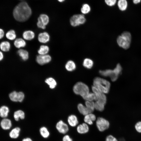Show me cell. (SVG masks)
I'll list each match as a JSON object with an SVG mask.
<instances>
[{
  "label": "cell",
  "mask_w": 141,
  "mask_h": 141,
  "mask_svg": "<svg viewBox=\"0 0 141 141\" xmlns=\"http://www.w3.org/2000/svg\"><path fill=\"white\" fill-rule=\"evenodd\" d=\"M32 14V10L27 3L25 1L20 2L14 8L13 15L16 21L23 22L27 20Z\"/></svg>",
  "instance_id": "obj_1"
},
{
  "label": "cell",
  "mask_w": 141,
  "mask_h": 141,
  "mask_svg": "<svg viewBox=\"0 0 141 141\" xmlns=\"http://www.w3.org/2000/svg\"><path fill=\"white\" fill-rule=\"evenodd\" d=\"M93 86L101 92L108 93L109 91L110 84L107 80L99 77H96L93 81Z\"/></svg>",
  "instance_id": "obj_2"
},
{
  "label": "cell",
  "mask_w": 141,
  "mask_h": 141,
  "mask_svg": "<svg viewBox=\"0 0 141 141\" xmlns=\"http://www.w3.org/2000/svg\"><path fill=\"white\" fill-rule=\"evenodd\" d=\"M122 70L121 66L120 64L118 63L113 70L108 69L103 70H100L99 71V73L103 76L110 77L112 81H114L118 79Z\"/></svg>",
  "instance_id": "obj_3"
},
{
  "label": "cell",
  "mask_w": 141,
  "mask_h": 141,
  "mask_svg": "<svg viewBox=\"0 0 141 141\" xmlns=\"http://www.w3.org/2000/svg\"><path fill=\"white\" fill-rule=\"evenodd\" d=\"M131 40V33L129 32L125 31L117 39V42L118 45L125 49L130 47Z\"/></svg>",
  "instance_id": "obj_4"
},
{
  "label": "cell",
  "mask_w": 141,
  "mask_h": 141,
  "mask_svg": "<svg viewBox=\"0 0 141 141\" xmlns=\"http://www.w3.org/2000/svg\"><path fill=\"white\" fill-rule=\"evenodd\" d=\"M73 90L76 94L80 95L84 99L89 92L88 86L84 83L81 82L77 83L74 86Z\"/></svg>",
  "instance_id": "obj_5"
},
{
  "label": "cell",
  "mask_w": 141,
  "mask_h": 141,
  "mask_svg": "<svg viewBox=\"0 0 141 141\" xmlns=\"http://www.w3.org/2000/svg\"><path fill=\"white\" fill-rule=\"evenodd\" d=\"M86 20L83 14H77L74 15L70 17V22L72 26L75 27L84 24Z\"/></svg>",
  "instance_id": "obj_6"
},
{
  "label": "cell",
  "mask_w": 141,
  "mask_h": 141,
  "mask_svg": "<svg viewBox=\"0 0 141 141\" xmlns=\"http://www.w3.org/2000/svg\"><path fill=\"white\" fill-rule=\"evenodd\" d=\"M96 125L98 130L103 132L108 128L110 124L108 120L102 117H99L96 121Z\"/></svg>",
  "instance_id": "obj_7"
},
{
  "label": "cell",
  "mask_w": 141,
  "mask_h": 141,
  "mask_svg": "<svg viewBox=\"0 0 141 141\" xmlns=\"http://www.w3.org/2000/svg\"><path fill=\"white\" fill-rule=\"evenodd\" d=\"M56 128L59 133L63 134L67 133L69 129L68 125L62 120H60L57 122Z\"/></svg>",
  "instance_id": "obj_8"
},
{
  "label": "cell",
  "mask_w": 141,
  "mask_h": 141,
  "mask_svg": "<svg viewBox=\"0 0 141 141\" xmlns=\"http://www.w3.org/2000/svg\"><path fill=\"white\" fill-rule=\"evenodd\" d=\"M92 89L93 92L95 94L96 97V101L102 102L105 104L106 102L107 98L104 93L100 91L93 86L92 87Z\"/></svg>",
  "instance_id": "obj_9"
},
{
  "label": "cell",
  "mask_w": 141,
  "mask_h": 141,
  "mask_svg": "<svg viewBox=\"0 0 141 141\" xmlns=\"http://www.w3.org/2000/svg\"><path fill=\"white\" fill-rule=\"evenodd\" d=\"M51 56L49 55H39L37 56L36 61L40 65H43L49 62L51 60Z\"/></svg>",
  "instance_id": "obj_10"
},
{
  "label": "cell",
  "mask_w": 141,
  "mask_h": 141,
  "mask_svg": "<svg viewBox=\"0 0 141 141\" xmlns=\"http://www.w3.org/2000/svg\"><path fill=\"white\" fill-rule=\"evenodd\" d=\"M0 125L3 130H7L9 129L12 126V122L11 120L6 118H3L1 121Z\"/></svg>",
  "instance_id": "obj_11"
},
{
  "label": "cell",
  "mask_w": 141,
  "mask_h": 141,
  "mask_svg": "<svg viewBox=\"0 0 141 141\" xmlns=\"http://www.w3.org/2000/svg\"><path fill=\"white\" fill-rule=\"evenodd\" d=\"M77 130L80 134H84L87 133L89 130L88 125L85 123L79 125L77 127Z\"/></svg>",
  "instance_id": "obj_12"
},
{
  "label": "cell",
  "mask_w": 141,
  "mask_h": 141,
  "mask_svg": "<svg viewBox=\"0 0 141 141\" xmlns=\"http://www.w3.org/2000/svg\"><path fill=\"white\" fill-rule=\"evenodd\" d=\"M50 37L49 34L47 32H44L39 33L38 36V41L42 43H46L48 42L50 40Z\"/></svg>",
  "instance_id": "obj_13"
},
{
  "label": "cell",
  "mask_w": 141,
  "mask_h": 141,
  "mask_svg": "<svg viewBox=\"0 0 141 141\" xmlns=\"http://www.w3.org/2000/svg\"><path fill=\"white\" fill-rule=\"evenodd\" d=\"M11 45L9 42L4 40L0 43V50L3 52L9 51L11 49Z\"/></svg>",
  "instance_id": "obj_14"
},
{
  "label": "cell",
  "mask_w": 141,
  "mask_h": 141,
  "mask_svg": "<svg viewBox=\"0 0 141 141\" xmlns=\"http://www.w3.org/2000/svg\"><path fill=\"white\" fill-rule=\"evenodd\" d=\"M96 119L95 115L92 113L85 115L84 121L85 123L87 124L91 125L93 124V122L95 121Z\"/></svg>",
  "instance_id": "obj_15"
},
{
  "label": "cell",
  "mask_w": 141,
  "mask_h": 141,
  "mask_svg": "<svg viewBox=\"0 0 141 141\" xmlns=\"http://www.w3.org/2000/svg\"><path fill=\"white\" fill-rule=\"evenodd\" d=\"M67 121L69 125L72 127L76 126L78 123L77 117L74 115H70L68 117Z\"/></svg>",
  "instance_id": "obj_16"
},
{
  "label": "cell",
  "mask_w": 141,
  "mask_h": 141,
  "mask_svg": "<svg viewBox=\"0 0 141 141\" xmlns=\"http://www.w3.org/2000/svg\"><path fill=\"white\" fill-rule=\"evenodd\" d=\"M20 131L21 129L19 127H15L10 132L9 136L11 138L16 139L19 137Z\"/></svg>",
  "instance_id": "obj_17"
},
{
  "label": "cell",
  "mask_w": 141,
  "mask_h": 141,
  "mask_svg": "<svg viewBox=\"0 0 141 141\" xmlns=\"http://www.w3.org/2000/svg\"><path fill=\"white\" fill-rule=\"evenodd\" d=\"M15 46L18 49L24 47L26 45L25 41L21 38H18L16 39L14 43Z\"/></svg>",
  "instance_id": "obj_18"
},
{
  "label": "cell",
  "mask_w": 141,
  "mask_h": 141,
  "mask_svg": "<svg viewBox=\"0 0 141 141\" xmlns=\"http://www.w3.org/2000/svg\"><path fill=\"white\" fill-rule=\"evenodd\" d=\"M25 117L24 112L21 110H17L15 111L14 114V117L15 120L18 121L20 119L23 120L24 119Z\"/></svg>",
  "instance_id": "obj_19"
},
{
  "label": "cell",
  "mask_w": 141,
  "mask_h": 141,
  "mask_svg": "<svg viewBox=\"0 0 141 141\" xmlns=\"http://www.w3.org/2000/svg\"><path fill=\"white\" fill-rule=\"evenodd\" d=\"M22 36L24 39L27 40H31L34 38L35 34L32 31H26L23 33Z\"/></svg>",
  "instance_id": "obj_20"
},
{
  "label": "cell",
  "mask_w": 141,
  "mask_h": 141,
  "mask_svg": "<svg viewBox=\"0 0 141 141\" xmlns=\"http://www.w3.org/2000/svg\"><path fill=\"white\" fill-rule=\"evenodd\" d=\"M9 112V108L7 106L3 105L0 107V116L3 118H6Z\"/></svg>",
  "instance_id": "obj_21"
},
{
  "label": "cell",
  "mask_w": 141,
  "mask_h": 141,
  "mask_svg": "<svg viewBox=\"0 0 141 141\" xmlns=\"http://www.w3.org/2000/svg\"><path fill=\"white\" fill-rule=\"evenodd\" d=\"M5 35L6 38L10 40H15L16 37L15 31L13 29L9 30L7 31L5 33Z\"/></svg>",
  "instance_id": "obj_22"
},
{
  "label": "cell",
  "mask_w": 141,
  "mask_h": 141,
  "mask_svg": "<svg viewBox=\"0 0 141 141\" xmlns=\"http://www.w3.org/2000/svg\"><path fill=\"white\" fill-rule=\"evenodd\" d=\"M39 133L41 136L44 138H47L50 135V133L48 129L45 126L41 127L39 130Z\"/></svg>",
  "instance_id": "obj_23"
},
{
  "label": "cell",
  "mask_w": 141,
  "mask_h": 141,
  "mask_svg": "<svg viewBox=\"0 0 141 141\" xmlns=\"http://www.w3.org/2000/svg\"><path fill=\"white\" fill-rule=\"evenodd\" d=\"M65 67L68 71L71 72L74 70L76 68V65L73 61L70 60L66 63Z\"/></svg>",
  "instance_id": "obj_24"
},
{
  "label": "cell",
  "mask_w": 141,
  "mask_h": 141,
  "mask_svg": "<svg viewBox=\"0 0 141 141\" xmlns=\"http://www.w3.org/2000/svg\"><path fill=\"white\" fill-rule=\"evenodd\" d=\"M17 53L24 61H26L28 58V53L25 50L22 49H19L17 51Z\"/></svg>",
  "instance_id": "obj_25"
},
{
  "label": "cell",
  "mask_w": 141,
  "mask_h": 141,
  "mask_svg": "<svg viewBox=\"0 0 141 141\" xmlns=\"http://www.w3.org/2000/svg\"><path fill=\"white\" fill-rule=\"evenodd\" d=\"M117 5L119 9L121 11L126 10L127 7L128 3L126 0H119Z\"/></svg>",
  "instance_id": "obj_26"
},
{
  "label": "cell",
  "mask_w": 141,
  "mask_h": 141,
  "mask_svg": "<svg viewBox=\"0 0 141 141\" xmlns=\"http://www.w3.org/2000/svg\"><path fill=\"white\" fill-rule=\"evenodd\" d=\"M78 109L79 112L84 115L90 113L86 106L81 103L79 104L78 105Z\"/></svg>",
  "instance_id": "obj_27"
},
{
  "label": "cell",
  "mask_w": 141,
  "mask_h": 141,
  "mask_svg": "<svg viewBox=\"0 0 141 141\" xmlns=\"http://www.w3.org/2000/svg\"><path fill=\"white\" fill-rule=\"evenodd\" d=\"M83 66L85 68L88 69L91 68L93 66V62L90 58H86L83 60Z\"/></svg>",
  "instance_id": "obj_28"
},
{
  "label": "cell",
  "mask_w": 141,
  "mask_h": 141,
  "mask_svg": "<svg viewBox=\"0 0 141 141\" xmlns=\"http://www.w3.org/2000/svg\"><path fill=\"white\" fill-rule=\"evenodd\" d=\"M45 82L49 86L50 88L51 89L54 88L57 85V83L55 80L51 77L47 78L45 80Z\"/></svg>",
  "instance_id": "obj_29"
},
{
  "label": "cell",
  "mask_w": 141,
  "mask_h": 141,
  "mask_svg": "<svg viewBox=\"0 0 141 141\" xmlns=\"http://www.w3.org/2000/svg\"><path fill=\"white\" fill-rule=\"evenodd\" d=\"M49 47L45 45H41L38 51V53L40 55L47 54L49 52Z\"/></svg>",
  "instance_id": "obj_30"
},
{
  "label": "cell",
  "mask_w": 141,
  "mask_h": 141,
  "mask_svg": "<svg viewBox=\"0 0 141 141\" xmlns=\"http://www.w3.org/2000/svg\"><path fill=\"white\" fill-rule=\"evenodd\" d=\"M91 8L90 5L87 4H83L81 9V11L83 14L89 13L91 11Z\"/></svg>",
  "instance_id": "obj_31"
},
{
  "label": "cell",
  "mask_w": 141,
  "mask_h": 141,
  "mask_svg": "<svg viewBox=\"0 0 141 141\" xmlns=\"http://www.w3.org/2000/svg\"><path fill=\"white\" fill-rule=\"evenodd\" d=\"M38 19L45 26L47 25L49 21V18L48 16L44 14H42L40 15Z\"/></svg>",
  "instance_id": "obj_32"
},
{
  "label": "cell",
  "mask_w": 141,
  "mask_h": 141,
  "mask_svg": "<svg viewBox=\"0 0 141 141\" xmlns=\"http://www.w3.org/2000/svg\"><path fill=\"white\" fill-rule=\"evenodd\" d=\"M9 97L10 99L12 101L14 102H18V92L15 91L12 92L9 94Z\"/></svg>",
  "instance_id": "obj_33"
},
{
  "label": "cell",
  "mask_w": 141,
  "mask_h": 141,
  "mask_svg": "<svg viewBox=\"0 0 141 141\" xmlns=\"http://www.w3.org/2000/svg\"><path fill=\"white\" fill-rule=\"evenodd\" d=\"M85 106L89 111L90 113H92L95 109V103L93 101H86L85 102Z\"/></svg>",
  "instance_id": "obj_34"
},
{
  "label": "cell",
  "mask_w": 141,
  "mask_h": 141,
  "mask_svg": "<svg viewBox=\"0 0 141 141\" xmlns=\"http://www.w3.org/2000/svg\"><path fill=\"white\" fill-rule=\"evenodd\" d=\"M105 105L103 103L96 101L95 103V109L98 111H102L104 109Z\"/></svg>",
  "instance_id": "obj_35"
},
{
  "label": "cell",
  "mask_w": 141,
  "mask_h": 141,
  "mask_svg": "<svg viewBox=\"0 0 141 141\" xmlns=\"http://www.w3.org/2000/svg\"><path fill=\"white\" fill-rule=\"evenodd\" d=\"M84 99L86 101L92 102L93 101H96L97 98L93 92H89L85 97Z\"/></svg>",
  "instance_id": "obj_36"
},
{
  "label": "cell",
  "mask_w": 141,
  "mask_h": 141,
  "mask_svg": "<svg viewBox=\"0 0 141 141\" xmlns=\"http://www.w3.org/2000/svg\"><path fill=\"white\" fill-rule=\"evenodd\" d=\"M104 1L108 5L111 7L115 4L117 0H104Z\"/></svg>",
  "instance_id": "obj_37"
},
{
  "label": "cell",
  "mask_w": 141,
  "mask_h": 141,
  "mask_svg": "<svg viewBox=\"0 0 141 141\" xmlns=\"http://www.w3.org/2000/svg\"><path fill=\"white\" fill-rule=\"evenodd\" d=\"M37 25L38 28L43 29H45L46 28V26L44 25L38 19Z\"/></svg>",
  "instance_id": "obj_38"
},
{
  "label": "cell",
  "mask_w": 141,
  "mask_h": 141,
  "mask_svg": "<svg viewBox=\"0 0 141 141\" xmlns=\"http://www.w3.org/2000/svg\"><path fill=\"white\" fill-rule=\"evenodd\" d=\"M105 141H118V140L113 136L109 135L106 137Z\"/></svg>",
  "instance_id": "obj_39"
},
{
  "label": "cell",
  "mask_w": 141,
  "mask_h": 141,
  "mask_svg": "<svg viewBox=\"0 0 141 141\" xmlns=\"http://www.w3.org/2000/svg\"><path fill=\"white\" fill-rule=\"evenodd\" d=\"M19 93V100L18 102H21L24 100L25 95L24 93L22 92H18Z\"/></svg>",
  "instance_id": "obj_40"
},
{
  "label": "cell",
  "mask_w": 141,
  "mask_h": 141,
  "mask_svg": "<svg viewBox=\"0 0 141 141\" xmlns=\"http://www.w3.org/2000/svg\"><path fill=\"white\" fill-rule=\"evenodd\" d=\"M135 127L138 132L141 133V122H138L135 125Z\"/></svg>",
  "instance_id": "obj_41"
},
{
  "label": "cell",
  "mask_w": 141,
  "mask_h": 141,
  "mask_svg": "<svg viewBox=\"0 0 141 141\" xmlns=\"http://www.w3.org/2000/svg\"><path fill=\"white\" fill-rule=\"evenodd\" d=\"M62 141H73L72 138L68 135H65L63 137Z\"/></svg>",
  "instance_id": "obj_42"
},
{
  "label": "cell",
  "mask_w": 141,
  "mask_h": 141,
  "mask_svg": "<svg viewBox=\"0 0 141 141\" xmlns=\"http://www.w3.org/2000/svg\"><path fill=\"white\" fill-rule=\"evenodd\" d=\"M5 34L4 30L2 28H0V40L4 37Z\"/></svg>",
  "instance_id": "obj_43"
},
{
  "label": "cell",
  "mask_w": 141,
  "mask_h": 141,
  "mask_svg": "<svg viewBox=\"0 0 141 141\" xmlns=\"http://www.w3.org/2000/svg\"><path fill=\"white\" fill-rule=\"evenodd\" d=\"M4 58V55L3 52L0 50V62L2 61Z\"/></svg>",
  "instance_id": "obj_44"
},
{
  "label": "cell",
  "mask_w": 141,
  "mask_h": 141,
  "mask_svg": "<svg viewBox=\"0 0 141 141\" xmlns=\"http://www.w3.org/2000/svg\"><path fill=\"white\" fill-rule=\"evenodd\" d=\"M22 141H33V140L30 137H26L23 138Z\"/></svg>",
  "instance_id": "obj_45"
},
{
  "label": "cell",
  "mask_w": 141,
  "mask_h": 141,
  "mask_svg": "<svg viewBox=\"0 0 141 141\" xmlns=\"http://www.w3.org/2000/svg\"><path fill=\"white\" fill-rule=\"evenodd\" d=\"M133 3L135 4H137L139 3L141 0H132Z\"/></svg>",
  "instance_id": "obj_46"
},
{
  "label": "cell",
  "mask_w": 141,
  "mask_h": 141,
  "mask_svg": "<svg viewBox=\"0 0 141 141\" xmlns=\"http://www.w3.org/2000/svg\"><path fill=\"white\" fill-rule=\"evenodd\" d=\"M58 0L59 2H62L65 1V0Z\"/></svg>",
  "instance_id": "obj_47"
},
{
  "label": "cell",
  "mask_w": 141,
  "mask_h": 141,
  "mask_svg": "<svg viewBox=\"0 0 141 141\" xmlns=\"http://www.w3.org/2000/svg\"></svg>",
  "instance_id": "obj_48"
}]
</instances>
